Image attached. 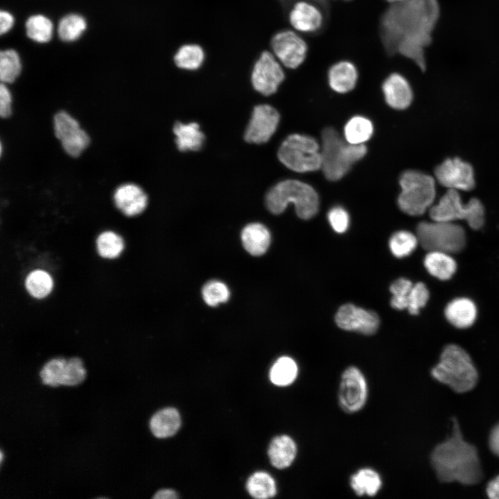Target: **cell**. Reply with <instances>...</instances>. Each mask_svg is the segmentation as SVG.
Here are the masks:
<instances>
[{"label":"cell","mask_w":499,"mask_h":499,"mask_svg":"<svg viewBox=\"0 0 499 499\" xmlns=\"http://www.w3.org/2000/svg\"><path fill=\"white\" fill-rule=\"evenodd\" d=\"M439 15L437 0H403L394 3L383 14L380 36L389 55L396 53L414 61L425 57L431 33Z\"/></svg>","instance_id":"1"},{"label":"cell","mask_w":499,"mask_h":499,"mask_svg":"<svg viewBox=\"0 0 499 499\" xmlns=\"http://www.w3.org/2000/svg\"><path fill=\"white\" fill-rule=\"evenodd\" d=\"M452 423L451 435L437 444L431 453V465L442 482L478 484L483 474L477 448L464 439L455 417Z\"/></svg>","instance_id":"2"},{"label":"cell","mask_w":499,"mask_h":499,"mask_svg":"<svg viewBox=\"0 0 499 499\" xmlns=\"http://www.w3.org/2000/svg\"><path fill=\"white\" fill-rule=\"evenodd\" d=\"M436 380L448 385L457 393L473 389L478 374L469 353L457 344H448L443 349L439 362L431 369Z\"/></svg>","instance_id":"3"},{"label":"cell","mask_w":499,"mask_h":499,"mask_svg":"<svg viewBox=\"0 0 499 499\" xmlns=\"http://www.w3.org/2000/svg\"><path fill=\"white\" fill-rule=\"evenodd\" d=\"M366 153L365 144L356 145L344 141L333 128L323 130L321 168L329 180L336 181L343 177Z\"/></svg>","instance_id":"4"},{"label":"cell","mask_w":499,"mask_h":499,"mask_svg":"<svg viewBox=\"0 0 499 499\" xmlns=\"http://www.w3.org/2000/svg\"><path fill=\"white\" fill-rule=\"evenodd\" d=\"M294 204L297 215L301 219L313 218L319 209V197L309 184L296 180L281 181L270 189L265 196L268 209L274 214L283 213Z\"/></svg>","instance_id":"5"},{"label":"cell","mask_w":499,"mask_h":499,"mask_svg":"<svg viewBox=\"0 0 499 499\" xmlns=\"http://www.w3.org/2000/svg\"><path fill=\"white\" fill-rule=\"evenodd\" d=\"M401 191L398 198L400 209L410 216H420L430 208L436 195L435 180L414 170L404 171L399 180Z\"/></svg>","instance_id":"6"},{"label":"cell","mask_w":499,"mask_h":499,"mask_svg":"<svg viewBox=\"0 0 499 499\" xmlns=\"http://www.w3.org/2000/svg\"><path fill=\"white\" fill-rule=\"evenodd\" d=\"M416 231L419 243L429 252L457 253L464 249L466 244L464 229L453 222L423 221L418 224Z\"/></svg>","instance_id":"7"},{"label":"cell","mask_w":499,"mask_h":499,"mask_svg":"<svg viewBox=\"0 0 499 499\" xmlns=\"http://www.w3.org/2000/svg\"><path fill=\"white\" fill-rule=\"evenodd\" d=\"M277 155L285 166L297 173L315 171L322 166L319 146L310 136L289 135L280 146Z\"/></svg>","instance_id":"8"},{"label":"cell","mask_w":499,"mask_h":499,"mask_svg":"<svg viewBox=\"0 0 499 499\" xmlns=\"http://www.w3.org/2000/svg\"><path fill=\"white\" fill-rule=\"evenodd\" d=\"M429 215L432 220L453 222L464 220L474 229H480L484 223V209L477 198L463 204L457 190L448 189L438 203L432 206Z\"/></svg>","instance_id":"9"},{"label":"cell","mask_w":499,"mask_h":499,"mask_svg":"<svg viewBox=\"0 0 499 499\" xmlns=\"http://www.w3.org/2000/svg\"><path fill=\"white\" fill-rule=\"evenodd\" d=\"M368 397V385L363 373L356 366H349L341 374L338 399L341 410L347 414L361 410Z\"/></svg>","instance_id":"10"},{"label":"cell","mask_w":499,"mask_h":499,"mask_svg":"<svg viewBox=\"0 0 499 499\" xmlns=\"http://www.w3.org/2000/svg\"><path fill=\"white\" fill-rule=\"evenodd\" d=\"M53 130L64 151L77 157L89 144V137L80 127L78 121L64 111H60L53 117Z\"/></svg>","instance_id":"11"},{"label":"cell","mask_w":499,"mask_h":499,"mask_svg":"<svg viewBox=\"0 0 499 499\" xmlns=\"http://www.w3.org/2000/svg\"><path fill=\"white\" fill-rule=\"evenodd\" d=\"M284 78V72L274 55L268 51H263L252 72L251 80L255 90L265 96L273 94Z\"/></svg>","instance_id":"12"},{"label":"cell","mask_w":499,"mask_h":499,"mask_svg":"<svg viewBox=\"0 0 499 499\" xmlns=\"http://www.w3.org/2000/svg\"><path fill=\"white\" fill-rule=\"evenodd\" d=\"M437 181L448 189L470 191L475 186L472 166L459 158H448L435 169Z\"/></svg>","instance_id":"13"},{"label":"cell","mask_w":499,"mask_h":499,"mask_svg":"<svg viewBox=\"0 0 499 499\" xmlns=\"http://www.w3.org/2000/svg\"><path fill=\"white\" fill-rule=\"evenodd\" d=\"M275 57L286 67L295 69L304 61L308 46L297 33L290 30H281L271 40Z\"/></svg>","instance_id":"14"},{"label":"cell","mask_w":499,"mask_h":499,"mask_svg":"<svg viewBox=\"0 0 499 499\" xmlns=\"http://www.w3.org/2000/svg\"><path fill=\"white\" fill-rule=\"evenodd\" d=\"M335 320L338 327L343 330L355 331L367 335L375 333L380 323L375 312L352 304L340 306L335 314Z\"/></svg>","instance_id":"15"},{"label":"cell","mask_w":499,"mask_h":499,"mask_svg":"<svg viewBox=\"0 0 499 499\" xmlns=\"http://www.w3.org/2000/svg\"><path fill=\"white\" fill-rule=\"evenodd\" d=\"M279 119L278 112L272 106H256L245 132V140L254 143L267 142L276 131Z\"/></svg>","instance_id":"16"},{"label":"cell","mask_w":499,"mask_h":499,"mask_svg":"<svg viewBox=\"0 0 499 499\" xmlns=\"http://www.w3.org/2000/svg\"><path fill=\"white\" fill-rule=\"evenodd\" d=\"M322 8L317 4L306 0L297 2L289 13V21L296 30L314 33L319 31L324 24Z\"/></svg>","instance_id":"17"},{"label":"cell","mask_w":499,"mask_h":499,"mask_svg":"<svg viewBox=\"0 0 499 499\" xmlns=\"http://www.w3.org/2000/svg\"><path fill=\"white\" fill-rule=\"evenodd\" d=\"M116 208L125 216L132 217L141 213L148 204V197L143 190L133 183L121 184L114 193Z\"/></svg>","instance_id":"18"},{"label":"cell","mask_w":499,"mask_h":499,"mask_svg":"<svg viewBox=\"0 0 499 499\" xmlns=\"http://www.w3.org/2000/svg\"><path fill=\"white\" fill-rule=\"evenodd\" d=\"M385 99L392 108L403 110L412 100V91L408 80L398 73H391L382 86Z\"/></svg>","instance_id":"19"},{"label":"cell","mask_w":499,"mask_h":499,"mask_svg":"<svg viewBox=\"0 0 499 499\" xmlns=\"http://www.w3.org/2000/svg\"><path fill=\"white\" fill-rule=\"evenodd\" d=\"M268 453L273 466L278 469H284L289 467L295 459L297 446L290 436L282 435L272 440Z\"/></svg>","instance_id":"20"},{"label":"cell","mask_w":499,"mask_h":499,"mask_svg":"<svg viewBox=\"0 0 499 499\" xmlns=\"http://www.w3.org/2000/svg\"><path fill=\"white\" fill-rule=\"evenodd\" d=\"M328 79L333 90L338 93H347L355 87L358 80V71L351 62L339 61L330 67Z\"/></svg>","instance_id":"21"},{"label":"cell","mask_w":499,"mask_h":499,"mask_svg":"<svg viewBox=\"0 0 499 499\" xmlns=\"http://www.w3.org/2000/svg\"><path fill=\"white\" fill-rule=\"evenodd\" d=\"M241 240L245 250L253 256L266 252L271 240L268 229L259 222L250 223L241 232Z\"/></svg>","instance_id":"22"},{"label":"cell","mask_w":499,"mask_h":499,"mask_svg":"<svg viewBox=\"0 0 499 499\" xmlns=\"http://www.w3.org/2000/svg\"><path fill=\"white\" fill-rule=\"evenodd\" d=\"M444 313L452 325L459 329H465L474 323L477 309L475 304L469 299L457 298L448 304Z\"/></svg>","instance_id":"23"},{"label":"cell","mask_w":499,"mask_h":499,"mask_svg":"<svg viewBox=\"0 0 499 499\" xmlns=\"http://www.w3.org/2000/svg\"><path fill=\"white\" fill-rule=\"evenodd\" d=\"M351 489L358 496H375L381 489L383 481L380 474L373 469L362 468L349 478Z\"/></svg>","instance_id":"24"},{"label":"cell","mask_w":499,"mask_h":499,"mask_svg":"<svg viewBox=\"0 0 499 499\" xmlns=\"http://www.w3.org/2000/svg\"><path fill=\"white\" fill-rule=\"evenodd\" d=\"M181 425L178 411L173 408L162 409L150 419V428L152 434L158 438H166L175 435Z\"/></svg>","instance_id":"25"},{"label":"cell","mask_w":499,"mask_h":499,"mask_svg":"<svg viewBox=\"0 0 499 499\" xmlns=\"http://www.w3.org/2000/svg\"><path fill=\"white\" fill-rule=\"evenodd\" d=\"M175 142L180 151L198 150L201 148L204 135L195 122L184 124L177 122L173 127Z\"/></svg>","instance_id":"26"},{"label":"cell","mask_w":499,"mask_h":499,"mask_svg":"<svg viewBox=\"0 0 499 499\" xmlns=\"http://www.w3.org/2000/svg\"><path fill=\"white\" fill-rule=\"evenodd\" d=\"M424 266L433 277L440 280L452 277L457 269L455 261L448 253L430 251L425 256Z\"/></svg>","instance_id":"27"},{"label":"cell","mask_w":499,"mask_h":499,"mask_svg":"<svg viewBox=\"0 0 499 499\" xmlns=\"http://www.w3.org/2000/svg\"><path fill=\"white\" fill-rule=\"evenodd\" d=\"M25 288L30 296L41 299L46 297L53 288V280L49 272L35 269L30 271L24 279Z\"/></svg>","instance_id":"28"},{"label":"cell","mask_w":499,"mask_h":499,"mask_svg":"<svg viewBox=\"0 0 499 499\" xmlns=\"http://www.w3.org/2000/svg\"><path fill=\"white\" fill-rule=\"evenodd\" d=\"M299 369L290 357L279 358L270 371V379L275 385L285 387L291 385L297 378Z\"/></svg>","instance_id":"29"},{"label":"cell","mask_w":499,"mask_h":499,"mask_svg":"<svg viewBox=\"0 0 499 499\" xmlns=\"http://www.w3.org/2000/svg\"><path fill=\"white\" fill-rule=\"evenodd\" d=\"M246 487L251 496L266 499L277 494V485L273 478L266 472L258 471L247 480Z\"/></svg>","instance_id":"30"},{"label":"cell","mask_w":499,"mask_h":499,"mask_svg":"<svg viewBox=\"0 0 499 499\" xmlns=\"http://www.w3.org/2000/svg\"><path fill=\"white\" fill-rule=\"evenodd\" d=\"M373 133L372 123L367 118L356 116L351 118L345 125L344 134L345 140L352 144H364Z\"/></svg>","instance_id":"31"},{"label":"cell","mask_w":499,"mask_h":499,"mask_svg":"<svg viewBox=\"0 0 499 499\" xmlns=\"http://www.w3.org/2000/svg\"><path fill=\"white\" fill-rule=\"evenodd\" d=\"M96 248L98 255L105 259L118 258L124 249L123 238L112 231H104L96 239Z\"/></svg>","instance_id":"32"},{"label":"cell","mask_w":499,"mask_h":499,"mask_svg":"<svg viewBox=\"0 0 499 499\" xmlns=\"http://www.w3.org/2000/svg\"><path fill=\"white\" fill-rule=\"evenodd\" d=\"M204 60V53L198 44H188L182 46L174 56L176 66L182 69L195 70Z\"/></svg>","instance_id":"33"},{"label":"cell","mask_w":499,"mask_h":499,"mask_svg":"<svg viewBox=\"0 0 499 499\" xmlns=\"http://www.w3.org/2000/svg\"><path fill=\"white\" fill-rule=\"evenodd\" d=\"M26 30L31 40L40 43L47 42L52 37L53 24L44 15H33L26 22Z\"/></svg>","instance_id":"34"},{"label":"cell","mask_w":499,"mask_h":499,"mask_svg":"<svg viewBox=\"0 0 499 499\" xmlns=\"http://www.w3.org/2000/svg\"><path fill=\"white\" fill-rule=\"evenodd\" d=\"M86 27V21L82 16L70 14L60 21L58 33L62 40L71 42L77 40L85 31Z\"/></svg>","instance_id":"35"},{"label":"cell","mask_w":499,"mask_h":499,"mask_svg":"<svg viewBox=\"0 0 499 499\" xmlns=\"http://www.w3.org/2000/svg\"><path fill=\"white\" fill-rule=\"evenodd\" d=\"M21 64L17 53L13 49L2 51L0 53V79L1 82L11 83L19 75Z\"/></svg>","instance_id":"36"},{"label":"cell","mask_w":499,"mask_h":499,"mask_svg":"<svg viewBox=\"0 0 499 499\" xmlns=\"http://www.w3.org/2000/svg\"><path fill=\"white\" fill-rule=\"evenodd\" d=\"M419 241L417 236L408 231H399L393 234L389 240L392 253L398 258L410 255L416 248Z\"/></svg>","instance_id":"37"},{"label":"cell","mask_w":499,"mask_h":499,"mask_svg":"<svg viewBox=\"0 0 499 499\" xmlns=\"http://www.w3.org/2000/svg\"><path fill=\"white\" fill-rule=\"evenodd\" d=\"M66 362L67 360L61 358H53L46 362L40 372L43 384L52 387L60 385Z\"/></svg>","instance_id":"38"},{"label":"cell","mask_w":499,"mask_h":499,"mask_svg":"<svg viewBox=\"0 0 499 499\" xmlns=\"http://www.w3.org/2000/svg\"><path fill=\"white\" fill-rule=\"evenodd\" d=\"M204 301L210 306H216L220 303L226 302L229 297L227 286L218 281L207 283L202 290Z\"/></svg>","instance_id":"39"},{"label":"cell","mask_w":499,"mask_h":499,"mask_svg":"<svg viewBox=\"0 0 499 499\" xmlns=\"http://www.w3.org/2000/svg\"><path fill=\"white\" fill-rule=\"evenodd\" d=\"M413 286L412 283L405 278L396 280L389 288L392 294L390 304L392 308L403 310L408 308L409 296Z\"/></svg>","instance_id":"40"},{"label":"cell","mask_w":499,"mask_h":499,"mask_svg":"<svg viewBox=\"0 0 499 499\" xmlns=\"http://www.w3.org/2000/svg\"><path fill=\"white\" fill-rule=\"evenodd\" d=\"M86 371L80 358L73 357L67 360L60 385L72 386L80 383L85 378Z\"/></svg>","instance_id":"41"},{"label":"cell","mask_w":499,"mask_h":499,"mask_svg":"<svg viewBox=\"0 0 499 499\" xmlns=\"http://www.w3.org/2000/svg\"><path fill=\"white\" fill-rule=\"evenodd\" d=\"M429 299V292L426 286L422 282L413 285L408 301V310L412 315H417L419 309L426 304Z\"/></svg>","instance_id":"42"},{"label":"cell","mask_w":499,"mask_h":499,"mask_svg":"<svg viewBox=\"0 0 499 499\" xmlns=\"http://www.w3.org/2000/svg\"><path fill=\"white\" fill-rule=\"evenodd\" d=\"M329 222L338 233H344L349 225V216L345 209L341 207H335L328 213Z\"/></svg>","instance_id":"43"},{"label":"cell","mask_w":499,"mask_h":499,"mask_svg":"<svg viewBox=\"0 0 499 499\" xmlns=\"http://www.w3.org/2000/svg\"><path fill=\"white\" fill-rule=\"evenodd\" d=\"M12 113V95L5 83L0 85V116L6 119Z\"/></svg>","instance_id":"44"},{"label":"cell","mask_w":499,"mask_h":499,"mask_svg":"<svg viewBox=\"0 0 499 499\" xmlns=\"http://www.w3.org/2000/svg\"><path fill=\"white\" fill-rule=\"evenodd\" d=\"M489 446L493 454L499 456V423H498L490 432Z\"/></svg>","instance_id":"45"},{"label":"cell","mask_w":499,"mask_h":499,"mask_svg":"<svg viewBox=\"0 0 499 499\" xmlns=\"http://www.w3.org/2000/svg\"><path fill=\"white\" fill-rule=\"evenodd\" d=\"M14 19L12 15L7 11L1 10L0 12V33H7L12 26Z\"/></svg>","instance_id":"46"},{"label":"cell","mask_w":499,"mask_h":499,"mask_svg":"<svg viewBox=\"0 0 499 499\" xmlns=\"http://www.w3.org/2000/svg\"><path fill=\"white\" fill-rule=\"evenodd\" d=\"M486 493L491 499H499V475L487 484Z\"/></svg>","instance_id":"47"},{"label":"cell","mask_w":499,"mask_h":499,"mask_svg":"<svg viewBox=\"0 0 499 499\" xmlns=\"http://www.w3.org/2000/svg\"><path fill=\"white\" fill-rule=\"evenodd\" d=\"M178 498L177 492L172 489H161L153 496L155 499H175Z\"/></svg>","instance_id":"48"},{"label":"cell","mask_w":499,"mask_h":499,"mask_svg":"<svg viewBox=\"0 0 499 499\" xmlns=\"http://www.w3.org/2000/svg\"><path fill=\"white\" fill-rule=\"evenodd\" d=\"M284 1H290L291 0H284ZM306 1H312V2L317 4V5L319 6L321 8H324V9L325 10V11H326V9H327V8H326V7H327L326 0H306Z\"/></svg>","instance_id":"49"},{"label":"cell","mask_w":499,"mask_h":499,"mask_svg":"<svg viewBox=\"0 0 499 499\" xmlns=\"http://www.w3.org/2000/svg\"><path fill=\"white\" fill-rule=\"evenodd\" d=\"M386 1H389V2H390V3H396V2L401 1H403V0H386Z\"/></svg>","instance_id":"50"}]
</instances>
